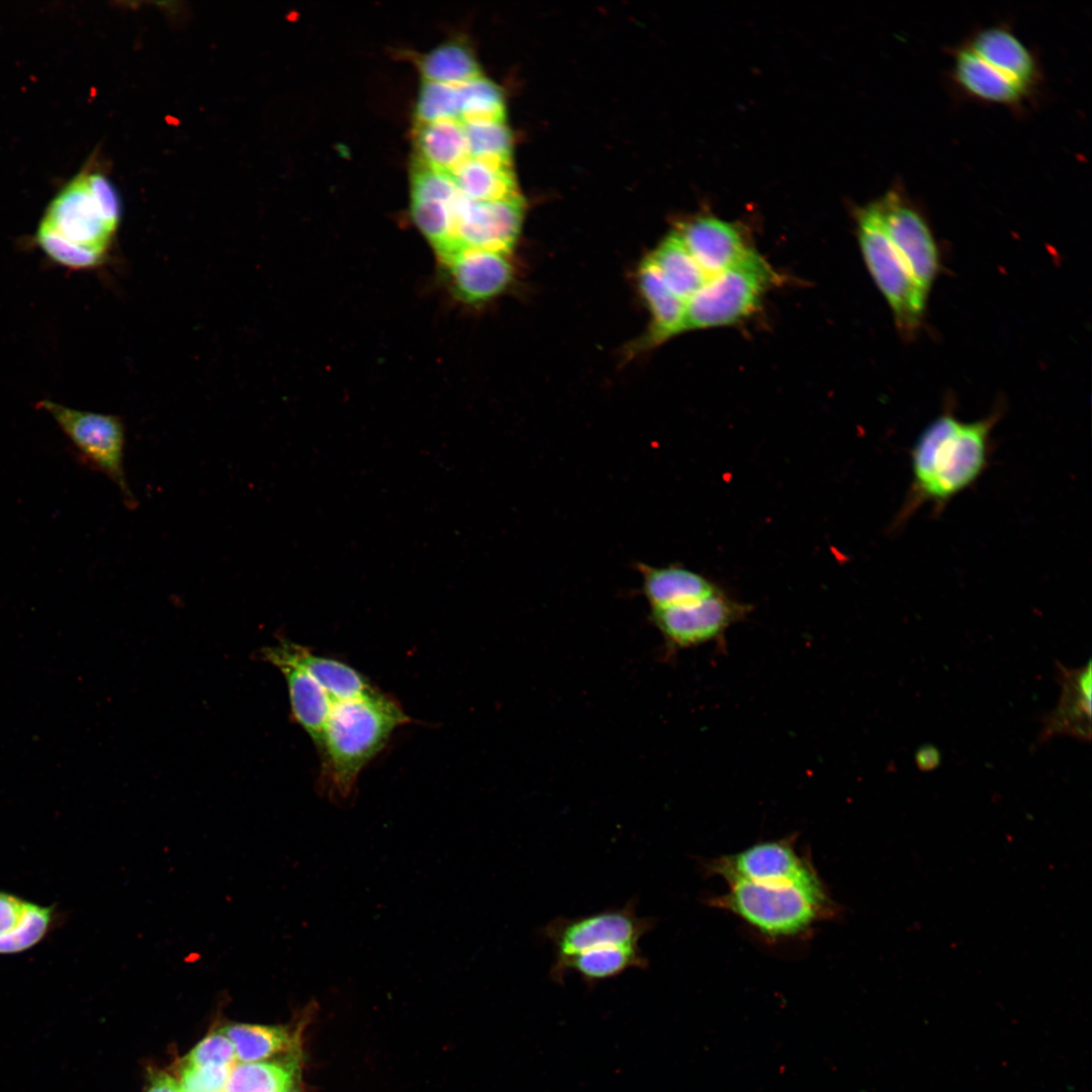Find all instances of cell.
Returning a JSON list of instances; mask_svg holds the SVG:
<instances>
[{"label":"cell","mask_w":1092,"mask_h":1092,"mask_svg":"<svg viewBox=\"0 0 1092 1092\" xmlns=\"http://www.w3.org/2000/svg\"><path fill=\"white\" fill-rule=\"evenodd\" d=\"M53 920V908L27 902L20 923L0 937V953L12 954L37 944L48 933Z\"/></svg>","instance_id":"obj_33"},{"label":"cell","mask_w":1092,"mask_h":1092,"mask_svg":"<svg viewBox=\"0 0 1092 1092\" xmlns=\"http://www.w3.org/2000/svg\"><path fill=\"white\" fill-rule=\"evenodd\" d=\"M995 69L1032 90L1039 78L1033 53L1004 25H991L975 32L965 43Z\"/></svg>","instance_id":"obj_18"},{"label":"cell","mask_w":1092,"mask_h":1092,"mask_svg":"<svg viewBox=\"0 0 1092 1092\" xmlns=\"http://www.w3.org/2000/svg\"><path fill=\"white\" fill-rule=\"evenodd\" d=\"M952 74L965 93L987 102L1017 105L1031 91L986 63L966 44L954 51Z\"/></svg>","instance_id":"obj_19"},{"label":"cell","mask_w":1092,"mask_h":1092,"mask_svg":"<svg viewBox=\"0 0 1092 1092\" xmlns=\"http://www.w3.org/2000/svg\"><path fill=\"white\" fill-rule=\"evenodd\" d=\"M455 295L479 303L498 295L510 284L513 266L508 254L482 249H461L442 263Z\"/></svg>","instance_id":"obj_13"},{"label":"cell","mask_w":1092,"mask_h":1092,"mask_svg":"<svg viewBox=\"0 0 1092 1092\" xmlns=\"http://www.w3.org/2000/svg\"><path fill=\"white\" fill-rule=\"evenodd\" d=\"M299 1076L298 1060L236 1063L222 1092H286Z\"/></svg>","instance_id":"obj_26"},{"label":"cell","mask_w":1092,"mask_h":1092,"mask_svg":"<svg viewBox=\"0 0 1092 1092\" xmlns=\"http://www.w3.org/2000/svg\"><path fill=\"white\" fill-rule=\"evenodd\" d=\"M915 762L920 770L934 769L940 763V753L933 745H922L916 750Z\"/></svg>","instance_id":"obj_38"},{"label":"cell","mask_w":1092,"mask_h":1092,"mask_svg":"<svg viewBox=\"0 0 1092 1092\" xmlns=\"http://www.w3.org/2000/svg\"><path fill=\"white\" fill-rule=\"evenodd\" d=\"M648 960L639 945H608L592 948L568 959L560 969L557 984L573 972L593 986L613 979L630 969L644 970Z\"/></svg>","instance_id":"obj_24"},{"label":"cell","mask_w":1092,"mask_h":1092,"mask_svg":"<svg viewBox=\"0 0 1092 1092\" xmlns=\"http://www.w3.org/2000/svg\"><path fill=\"white\" fill-rule=\"evenodd\" d=\"M27 902L0 892V937L10 933L21 921Z\"/></svg>","instance_id":"obj_37"},{"label":"cell","mask_w":1092,"mask_h":1092,"mask_svg":"<svg viewBox=\"0 0 1092 1092\" xmlns=\"http://www.w3.org/2000/svg\"><path fill=\"white\" fill-rule=\"evenodd\" d=\"M261 657L283 674L292 718L321 750L333 701L308 672L275 653L270 646L262 649Z\"/></svg>","instance_id":"obj_16"},{"label":"cell","mask_w":1092,"mask_h":1092,"mask_svg":"<svg viewBox=\"0 0 1092 1092\" xmlns=\"http://www.w3.org/2000/svg\"><path fill=\"white\" fill-rule=\"evenodd\" d=\"M653 927V919L637 914L636 900L588 915L556 917L541 931L553 949L550 977L557 982L563 964L582 951L608 945H639Z\"/></svg>","instance_id":"obj_6"},{"label":"cell","mask_w":1092,"mask_h":1092,"mask_svg":"<svg viewBox=\"0 0 1092 1092\" xmlns=\"http://www.w3.org/2000/svg\"><path fill=\"white\" fill-rule=\"evenodd\" d=\"M221 1031L232 1040L237 1060L243 1063L261 1062L292 1048L293 1036L283 1026L236 1023Z\"/></svg>","instance_id":"obj_28"},{"label":"cell","mask_w":1092,"mask_h":1092,"mask_svg":"<svg viewBox=\"0 0 1092 1092\" xmlns=\"http://www.w3.org/2000/svg\"><path fill=\"white\" fill-rule=\"evenodd\" d=\"M414 160L437 171L449 173L468 157L463 124L444 119L415 123Z\"/></svg>","instance_id":"obj_22"},{"label":"cell","mask_w":1092,"mask_h":1092,"mask_svg":"<svg viewBox=\"0 0 1092 1092\" xmlns=\"http://www.w3.org/2000/svg\"><path fill=\"white\" fill-rule=\"evenodd\" d=\"M36 243L50 259L71 269L96 268L104 262L105 255L95 253L65 239L56 231L40 222Z\"/></svg>","instance_id":"obj_32"},{"label":"cell","mask_w":1092,"mask_h":1092,"mask_svg":"<svg viewBox=\"0 0 1092 1092\" xmlns=\"http://www.w3.org/2000/svg\"><path fill=\"white\" fill-rule=\"evenodd\" d=\"M676 233L708 277L734 266L753 252L735 225L717 217L695 218Z\"/></svg>","instance_id":"obj_15"},{"label":"cell","mask_w":1092,"mask_h":1092,"mask_svg":"<svg viewBox=\"0 0 1092 1092\" xmlns=\"http://www.w3.org/2000/svg\"><path fill=\"white\" fill-rule=\"evenodd\" d=\"M750 611V605L730 598L719 587L694 602L651 610L650 617L669 648L682 649L722 639L725 631Z\"/></svg>","instance_id":"obj_9"},{"label":"cell","mask_w":1092,"mask_h":1092,"mask_svg":"<svg viewBox=\"0 0 1092 1092\" xmlns=\"http://www.w3.org/2000/svg\"><path fill=\"white\" fill-rule=\"evenodd\" d=\"M234 1065L182 1066L178 1080L180 1090L181 1092H222Z\"/></svg>","instance_id":"obj_35"},{"label":"cell","mask_w":1092,"mask_h":1092,"mask_svg":"<svg viewBox=\"0 0 1092 1092\" xmlns=\"http://www.w3.org/2000/svg\"><path fill=\"white\" fill-rule=\"evenodd\" d=\"M278 655L308 672L334 702L370 696L377 692L359 671L330 657L312 653L307 647L280 639L270 646Z\"/></svg>","instance_id":"obj_17"},{"label":"cell","mask_w":1092,"mask_h":1092,"mask_svg":"<svg viewBox=\"0 0 1092 1092\" xmlns=\"http://www.w3.org/2000/svg\"><path fill=\"white\" fill-rule=\"evenodd\" d=\"M523 216L524 199L519 193L488 201H473L460 193L455 211V253L470 248L509 254Z\"/></svg>","instance_id":"obj_11"},{"label":"cell","mask_w":1092,"mask_h":1092,"mask_svg":"<svg viewBox=\"0 0 1092 1092\" xmlns=\"http://www.w3.org/2000/svg\"><path fill=\"white\" fill-rule=\"evenodd\" d=\"M286 1092H299V1091H298L297 1089H295V1088L293 1087V1088L289 1089V1090H288V1091H286Z\"/></svg>","instance_id":"obj_40"},{"label":"cell","mask_w":1092,"mask_h":1092,"mask_svg":"<svg viewBox=\"0 0 1092 1092\" xmlns=\"http://www.w3.org/2000/svg\"><path fill=\"white\" fill-rule=\"evenodd\" d=\"M885 231L911 276L928 294L939 268L938 249L922 212L900 190L878 202Z\"/></svg>","instance_id":"obj_10"},{"label":"cell","mask_w":1092,"mask_h":1092,"mask_svg":"<svg viewBox=\"0 0 1092 1092\" xmlns=\"http://www.w3.org/2000/svg\"><path fill=\"white\" fill-rule=\"evenodd\" d=\"M87 188L111 232L118 226L121 214L117 191L107 177L100 173L84 174Z\"/></svg>","instance_id":"obj_36"},{"label":"cell","mask_w":1092,"mask_h":1092,"mask_svg":"<svg viewBox=\"0 0 1092 1092\" xmlns=\"http://www.w3.org/2000/svg\"><path fill=\"white\" fill-rule=\"evenodd\" d=\"M37 406L48 413L80 453L121 492L129 509L136 499L124 471L125 427L116 416L71 408L50 399Z\"/></svg>","instance_id":"obj_7"},{"label":"cell","mask_w":1092,"mask_h":1092,"mask_svg":"<svg viewBox=\"0 0 1092 1092\" xmlns=\"http://www.w3.org/2000/svg\"><path fill=\"white\" fill-rule=\"evenodd\" d=\"M447 174L458 191L473 201L518 194L511 163L467 157Z\"/></svg>","instance_id":"obj_23"},{"label":"cell","mask_w":1092,"mask_h":1092,"mask_svg":"<svg viewBox=\"0 0 1092 1092\" xmlns=\"http://www.w3.org/2000/svg\"><path fill=\"white\" fill-rule=\"evenodd\" d=\"M74 244L105 255L113 236L90 194L84 174L50 203L40 221Z\"/></svg>","instance_id":"obj_12"},{"label":"cell","mask_w":1092,"mask_h":1092,"mask_svg":"<svg viewBox=\"0 0 1092 1092\" xmlns=\"http://www.w3.org/2000/svg\"><path fill=\"white\" fill-rule=\"evenodd\" d=\"M857 235L867 267L899 331L906 337L913 336L922 323L927 294L917 285L890 241L878 202L859 211Z\"/></svg>","instance_id":"obj_4"},{"label":"cell","mask_w":1092,"mask_h":1092,"mask_svg":"<svg viewBox=\"0 0 1092 1092\" xmlns=\"http://www.w3.org/2000/svg\"><path fill=\"white\" fill-rule=\"evenodd\" d=\"M707 869L710 874L724 878L729 885L755 883L823 890L812 867L788 840L757 843L735 854L713 859Z\"/></svg>","instance_id":"obj_8"},{"label":"cell","mask_w":1092,"mask_h":1092,"mask_svg":"<svg viewBox=\"0 0 1092 1092\" xmlns=\"http://www.w3.org/2000/svg\"><path fill=\"white\" fill-rule=\"evenodd\" d=\"M460 121L505 119V104L499 88L483 76L458 85Z\"/></svg>","instance_id":"obj_30"},{"label":"cell","mask_w":1092,"mask_h":1092,"mask_svg":"<svg viewBox=\"0 0 1092 1092\" xmlns=\"http://www.w3.org/2000/svg\"><path fill=\"white\" fill-rule=\"evenodd\" d=\"M468 157L511 163L512 138L505 119L462 122Z\"/></svg>","instance_id":"obj_29"},{"label":"cell","mask_w":1092,"mask_h":1092,"mask_svg":"<svg viewBox=\"0 0 1092 1092\" xmlns=\"http://www.w3.org/2000/svg\"><path fill=\"white\" fill-rule=\"evenodd\" d=\"M639 287L651 312L647 343L651 346L686 331V303L665 284L648 256L639 268Z\"/></svg>","instance_id":"obj_21"},{"label":"cell","mask_w":1092,"mask_h":1092,"mask_svg":"<svg viewBox=\"0 0 1092 1092\" xmlns=\"http://www.w3.org/2000/svg\"><path fill=\"white\" fill-rule=\"evenodd\" d=\"M237 1063L232 1040L220 1030L196 1044L183 1059L182 1066H219Z\"/></svg>","instance_id":"obj_34"},{"label":"cell","mask_w":1092,"mask_h":1092,"mask_svg":"<svg viewBox=\"0 0 1092 1092\" xmlns=\"http://www.w3.org/2000/svg\"><path fill=\"white\" fill-rule=\"evenodd\" d=\"M649 257L665 284L685 301L708 279L676 232L667 236Z\"/></svg>","instance_id":"obj_25"},{"label":"cell","mask_w":1092,"mask_h":1092,"mask_svg":"<svg viewBox=\"0 0 1092 1092\" xmlns=\"http://www.w3.org/2000/svg\"><path fill=\"white\" fill-rule=\"evenodd\" d=\"M1061 687L1059 703L1043 716L1036 741L1044 743L1056 736H1070L1082 742L1091 740V661L1078 668L1057 663Z\"/></svg>","instance_id":"obj_14"},{"label":"cell","mask_w":1092,"mask_h":1092,"mask_svg":"<svg viewBox=\"0 0 1092 1092\" xmlns=\"http://www.w3.org/2000/svg\"><path fill=\"white\" fill-rule=\"evenodd\" d=\"M768 265L752 252L734 266L708 277L686 303V331L724 327L750 315L772 282Z\"/></svg>","instance_id":"obj_5"},{"label":"cell","mask_w":1092,"mask_h":1092,"mask_svg":"<svg viewBox=\"0 0 1092 1092\" xmlns=\"http://www.w3.org/2000/svg\"><path fill=\"white\" fill-rule=\"evenodd\" d=\"M407 722L410 718L400 706L378 691L334 702L321 748L330 797L348 799L363 767L384 747L394 729Z\"/></svg>","instance_id":"obj_2"},{"label":"cell","mask_w":1092,"mask_h":1092,"mask_svg":"<svg viewBox=\"0 0 1092 1092\" xmlns=\"http://www.w3.org/2000/svg\"><path fill=\"white\" fill-rule=\"evenodd\" d=\"M711 905L738 915L770 937L807 930L830 909L824 889L755 883L730 884V891L712 899Z\"/></svg>","instance_id":"obj_3"},{"label":"cell","mask_w":1092,"mask_h":1092,"mask_svg":"<svg viewBox=\"0 0 1092 1092\" xmlns=\"http://www.w3.org/2000/svg\"><path fill=\"white\" fill-rule=\"evenodd\" d=\"M997 420L995 413L967 423L945 412L922 431L911 451L912 481L895 528L925 504L940 510L979 478L988 465Z\"/></svg>","instance_id":"obj_1"},{"label":"cell","mask_w":1092,"mask_h":1092,"mask_svg":"<svg viewBox=\"0 0 1092 1092\" xmlns=\"http://www.w3.org/2000/svg\"><path fill=\"white\" fill-rule=\"evenodd\" d=\"M444 119L460 121L458 85L423 80L415 107V123Z\"/></svg>","instance_id":"obj_31"},{"label":"cell","mask_w":1092,"mask_h":1092,"mask_svg":"<svg viewBox=\"0 0 1092 1092\" xmlns=\"http://www.w3.org/2000/svg\"><path fill=\"white\" fill-rule=\"evenodd\" d=\"M642 576V593L651 610L687 604L714 593L719 586L708 577L680 564H635Z\"/></svg>","instance_id":"obj_20"},{"label":"cell","mask_w":1092,"mask_h":1092,"mask_svg":"<svg viewBox=\"0 0 1092 1092\" xmlns=\"http://www.w3.org/2000/svg\"><path fill=\"white\" fill-rule=\"evenodd\" d=\"M424 81L451 85L463 84L482 76L469 47L461 39H451L417 59Z\"/></svg>","instance_id":"obj_27"},{"label":"cell","mask_w":1092,"mask_h":1092,"mask_svg":"<svg viewBox=\"0 0 1092 1092\" xmlns=\"http://www.w3.org/2000/svg\"><path fill=\"white\" fill-rule=\"evenodd\" d=\"M145 1092H181L179 1083L165 1072H155L151 1075Z\"/></svg>","instance_id":"obj_39"}]
</instances>
